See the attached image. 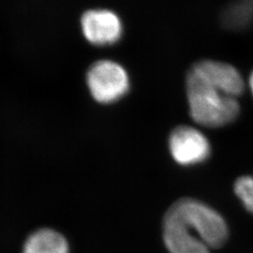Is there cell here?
Masks as SVG:
<instances>
[{
  "label": "cell",
  "instance_id": "6da1fadb",
  "mask_svg": "<svg viewBox=\"0 0 253 253\" xmlns=\"http://www.w3.org/2000/svg\"><path fill=\"white\" fill-rule=\"evenodd\" d=\"M227 238L224 218L197 200H178L163 219V240L170 253H211L225 244Z\"/></svg>",
  "mask_w": 253,
  "mask_h": 253
},
{
  "label": "cell",
  "instance_id": "7a4b0ae2",
  "mask_svg": "<svg viewBox=\"0 0 253 253\" xmlns=\"http://www.w3.org/2000/svg\"><path fill=\"white\" fill-rule=\"evenodd\" d=\"M186 91L190 117L201 126H225L239 114L240 107L236 98L210 85L191 71L187 75Z\"/></svg>",
  "mask_w": 253,
  "mask_h": 253
},
{
  "label": "cell",
  "instance_id": "3957f363",
  "mask_svg": "<svg viewBox=\"0 0 253 253\" xmlns=\"http://www.w3.org/2000/svg\"><path fill=\"white\" fill-rule=\"evenodd\" d=\"M87 85L93 98L100 103H112L121 99L129 87L124 68L110 60L94 64L87 73Z\"/></svg>",
  "mask_w": 253,
  "mask_h": 253
},
{
  "label": "cell",
  "instance_id": "277c9868",
  "mask_svg": "<svg viewBox=\"0 0 253 253\" xmlns=\"http://www.w3.org/2000/svg\"><path fill=\"white\" fill-rule=\"evenodd\" d=\"M169 148L173 160L180 165H193L207 161L211 152L207 137L195 127L180 126L170 134Z\"/></svg>",
  "mask_w": 253,
  "mask_h": 253
},
{
  "label": "cell",
  "instance_id": "5b68a950",
  "mask_svg": "<svg viewBox=\"0 0 253 253\" xmlns=\"http://www.w3.org/2000/svg\"><path fill=\"white\" fill-rule=\"evenodd\" d=\"M190 71L230 97L237 98L244 92L242 75L230 64L206 59L194 64Z\"/></svg>",
  "mask_w": 253,
  "mask_h": 253
},
{
  "label": "cell",
  "instance_id": "8992f818",
  "mask_svg": "<svg viewBox=\"0 0 253 253\" xmlns=\"http://www.w3.org/2000/svg\"><path fill=\"white\" fill-rule=\"evenodd\" d=\"M82 28L86 40L94 45H111L122 35L118 15L107 9L89 10L82 17Z\"/></svg>",
  "mask_w": 253,
  "mask_h": 253
},
{
  "label": "cell",
  "instance_id": "52a82bcc",
  "mask_svg": "<svg viewBox=\"0 0 253 253\" xmlns=\"http://www.w3.org/2000/svg\"><path fill=\"white\" fill-rule=\"evenodd\" d=\"M23 253H71L68 239L52 228H42L29 235Z\"/></svg>",
  "mask_w": 253,
  "mask_h": 253
},
{
  "label": "cell",
  "instance_id": "ba28073f",
  "mask_svg": "<svg viewBox=\"0 0 253 253\" xmlns=\"http://www.w3.org/2000/svg\"><path fill=\"white\" fill-rule=\"evenodd\" d=\"M253 20V0H238L230 5L222 15V22L231 29H243Z\"/></svg>",
  "mask_w": 253,
  "mask_h": 253
},
{
  "label": "cell",
  "instance_id": "9c48e42d",
  "mask_svg": "<svg viewBox=\"0 0 253 253\" xmlns=\"http://www.w3.org/2000/svg\"><path fill=\"white\" fill-rule=\"evenodd\" d=\"M235 192L246 209L253 214V176L239 177L235 181Z\"/></svg>",
  "mask_w": 253,
  "mask_h": 253
},
{
  "label": "cell",
  "instance_id": "30bf717a",
  "mask_svg": "<svg viewBox=\"0 0 253 253\" xmlns=\"http://www.w3.org/2000/svg\"><path fill=\"white\" fill-rule=\"evenodd\" d=\"M250 87H251V90L253 95V72L251 74V77H250Z\"/></svg>",
  "mask_w": 253,
  "mask_h": 253
}]
</instances>
